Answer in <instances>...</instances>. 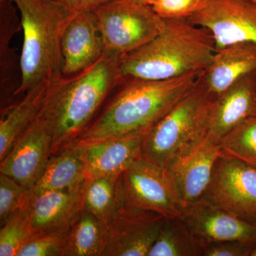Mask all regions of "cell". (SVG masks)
<instances>
[{
  "mask_svg": "<svg viewBox=\"0 0 256 256\" xmlns=\"http://www.w3.org/2000/svg\"><path fill=\"white\" fill-rule=\"evenodd\" d=\"M250 1L254 2H256V0H250Z\"/></svg>",
  "mask_w": 256,
  "mask_h": 256,
  "instance_id": "34",
  "label": "cell"
},
{
  "mask_svg": "<svg viewBox=\"0 0 256 256\" xmlns=\"http://www.w3.org/2000/svg\"><path fill=\"white\" fill-rule=\"evenodd\" d=\"M86 182L78 188L30 193L28 201V215L36 233L69 228L84 210Z\"/></svg>",
  "mask_w": 256,
  "mask_h": 256,
  "instance_id": "15",
  "label": "cell"
},
{
  "mask_svg": "<svg viewBox=\"0 0 256 256\" xmlns=\"http://www.w3.org/2000/svg\"><path fill=\"white\" fill-rule=\"evenodd\" d=\"M200 242H256V226L200 198L186 205L182 216Z\"/></svg>",
  "mask_w": 256,
  "mask_h": 256,
  "instance_id": "12",
  "label": "cell"
},
{
  "mask_svg": "<svg viewBox=\"0 0 256 256\" xmlns=\"http://www.w3.org/2000/svg\"><path fill=\"white\" fill-rule=\"evenodd\" d=\"M50 82H42L1 112L0 120V161L11 150L18 138L36 117L41 109Z\"/></svg>",
  "mask_w": 256,
  "mask_h": 256,
  "instance_id": "20",
  "label": "cell"
},
{
  "mask_svg": "<svg viewBox=\"0 0 256 256\" xmlns=\"http://www.w3.org/2000/svg\"><path fill=\"white\" fill-rule=\"evenodd\" d=\"M202 198L256 226V168L220 156Z\"/></svg>",
  "mask_w": 256,
  "mask_h": 256,
  "instance_id": "8",
  "label": "cell"
},
{
  "mask_svg": "<svg viewBox=\"0 0 256 256\" xmlns=\"http://www.w3.org/2000/svg\"><path fill=\"white\" fill-rule=\"evenodd\" d=\"M86 180L82 148L74 144L50 158L44 172L32 188L31 194L78 188Z\"/></svg>",
  "mask_w": 256,
  "mask_h": 256,
  "instance_id": "19",
  "label": "cell"
},
{
  "mask_svg": "<svg viewBox=\"0 0 256 256\" xmlns=\"http://www.w3.org/2000/svg\"><path fill=\"white\" fill-rule=\"evenodd\" d=\"M134 1L136 2L140 3V4L150 5L151 6L154 0H134Z\"/></svg>",
  "mask_w": 256,
  "mask_h": 256,
  "instance_id": "32",
  "label": "cell"
},
{
  "mask_svg": "<svg viewBox=\"0 0 256 256\" xmlns=\"http://www.w3.org/2000/svg\"><path fill=\"white\" fill-rule=\"evenodd\" d=\"M203 70L165 80L122 77L112 98L74 144L88 146L146 133L192 92Z\"/></svg>",
  "mask_w": 256,
  "mask_h": 256,
  "instance_id": "2",
  "label": "cell"
},
{
  "mask_svg": "<svg viewBox=\"0 0 256 256\" xmlns=\"http://www.w3.org/2000/svg\"><path fill=\"white\" fill-rule=\"evenodd\" d=\"M256 116V70L244 76L216 98L204 140L218 144L236 126Z\"/></svg>",
  "mask_w": 256,
  "mask_h": 256,
  "instance_id": "13",
  "label": "cell"
},
{
  "mask_svg": "<svg viewBox=\"0 0 256 256\" xmlns=\"http://www.w3.org/2000/svg\"><path fill=\"white\" fill-rule=\"evenodd\" d=\"M216 50L214 40L206 28L186 18H168L159 35L122 57L120 75L148 80L176 78L204 70Z\"/></svg>",
  "mask_w": 256,
  "mask_h": 256,
  "instance_id": "3",
  "label": "cell"
},
{
  "mask_svg": "<svg viewBox=\"0 0 256 256\" xmlns=\"http://www.w3.org/2000/svg\"><path fill=\"white\" fill-rule=\"evenodd\" d=\"M249 256H256V242L255 244H254V247H252V252H250Z\"/></svg>",
  "mask_w": 256,
  "mask_h": 256,
  "instance_id": "33",
  "label": "cell"
},
{
  "mask_svg": "<svg viewBox=\"0 0 256 256\" xmlns=\"http://www.w3.org/2000/svg\"><path fill=\"white\" fill-rule=\"evenodd\" d=\"M164 216L124 205L106 224L101 256H148Z\"/></svg>",
  "mask_w": 256,
  "mask_h": 256,
  "instance_id": "9",
  "label": "cell"
},
{
  "mask_svg": "<svg viewBox=\"0 0 256 256\" xmlns=\"http://www.w3.org/2000/svg\"><path fill=\"white\" fill-rule=\"evenodd\" d=\"M200 242L182 217L165 218L148 256H200Z\"/></svg>",
  "mask_w": 256,
  "mask_h": 256,
  "instance_id": "24",
  "label": "cell"
},
{
  "mask_svg": "<svg viewBox=\"0 0 256 256\" xmlns=\"http://www.w3.org/2000/svg\"><path fill=\"white\" fill-rule=\"evenodd\" d=\"M218 144L222 156L256 168V116L236 126L220 139Z\"/></svg>",
  "mask_w": 256,
  "mask_h": 256,
  "instance_id": "25",
  "label": "cell"
},
{
  "mask_svg": "<svg viewBox=\"0 0 256 256\" xmlns=\"http://www.w3.org/2000/svg\"><path fill=\"white\" fill-rule=\"evenodd\" d=\"M255 242L239 240L200 242V256H249Z\"/></svg>",
  "mask_w": 256,
  "mask_h": 256,
  "instance_id": "30",
  "label": "cell"
},
{
  "mask_svg": "<svg viewBox=\"0 0 256 256\" xmlns=\"http://www.w3.org/2000/svg\"><path fill=\"white\" fill-rule=\"evenodd\" d=\"M106 233L104 222L82 210L70 226L64 256H101Z\"/></svg>",
  "mask_w": 256,
  "mask_h": 256,
  "instance_id": "23",
  "label": "cell"
},
{
  "mask_svg": "<svg viewBox=\"0 0 256 256\" xmlns=\"http://www.w3.org/2000/svg\"><path fill=\"white\" fill-rule=\"evenodd\" d=\"M94 12L106 52L122 56L144 46L164 28V18L150 5L134 0H116Z\"/></svg>",
  "mask_w": 256,
  "mask_h": 256,
  "instance_id": "6",
  "label": "cell"
},
{
  "mask_svg": "<svg viewBox=\"0 0 256 256\" xmlns=\"http://www.w3.org/2000/svg\"><path fill=\"white\" fill-rule=\"evenodd\" d=\"M121 175L87 178L86 181L84 210L106 224L126 205Z\"/></svg>",
  "mask_w": 256,
  "mask_h": 256,
  "instance_id": "22",
  "label": "cell"
},
{
  "mask_svg": "<svg viewBox=\"0 0 256 256\" xmlns=\"http://www.w3.org/2000/svg\"><path fill=\"white\" fill-rule=\"evenodd\" d=\"M76 13L94 12L116 0H54Z\"/></svg>",
  "mask_w": 256,
  "mask_h": 256,
  "instance_id": "31",
  "label": "cell"
},
{
  "mask_svg": "<svg viewBox=\"0 0 256 256\" xmlns=\"http://www.w3.org/2000/svg\"><path fill=\"white\" fill-rule=\"evenodd\" d=\"M70 228L35 234L20 249L18 256H64Z\"/></svg>",
  "mask_w": 256,
  "mask_h": 256,
  "instance_id": "27",
  "label": "cell"
},
{
  "mask_svg": "<svg viewBox=\"0 0 256 256\" xmlns=\"http://www.w3.org/2000/svg\"><path fill=\"white\" fill-rule=\"evenodd\" d=\"M212 0H154L151 6L158 15L168 18H188L204 9Z\"/></svg>",
  "mask_w": 256,
  "mask_h": 256,
  "instance_id": "29",
  "label": "cell"
},
{
  "mask_svg": "<svg viewBox=\"0 0 256 256\" xmlns=\"http://www.w3.org/2000/svg\"><path fill=\"white\" fill-rule=\"evenodd\" d=\"M186 20L210 32L216 50L242 42L256 43V2L250 0H212Z\"/></svg>",
  "mask_w": 256,
  "mask_h": 256,
  "instance_id": "10",
  "label": "cell"
},
{
  "mask_svg": "<svg viewBox=\"0 0 256 256\" xmlns=\"http://www.w3.org/2000/svg\"><path fill=\"white\" fill-rule=\"evenodd\" d=\"M11 0H0V64H1V112L14 104L16 88L12 78L16 70V54L10 46L13 35L22 28Z\"/></svg>",
  "mask_w": 256,
  "mask_h": 256,
  "instance_id": "21",
  "label": "cell"
},
{
  "mask_svg": "<svg viewBox=\"0 0 256 256\" xmlns=\"http://www.w3.org/2000/svg\"><path fill=\"white\" fill-rule=\"evenodd\" d=\"M52 133L38 112L0 161V173L32 190L52 158Z\"/></svg>",
  "mask_w": 256,
  "mask_h": 256,
  "instance_id": "11",
  "label": "cell"
},
{
  "mask_svg": "<svg viewBox=\"0 0 256 256\" xmlns=\"http://www.w3.org/2000/svg\"><path fill=\"white\" fill-rule=\"evenodd\" d=\"M256 70V43L242 42L216 50L201 80L214 98L244 76Z\"/></svg>",
  "mask_w": 256,
  "mask_h": 256,
  "instance_id": "17",
  "label": "cell"
},
{
  "mask_svg": "<svg viewBox=\"0 0 256 256\" xmlns=\"http://www.w3.org/2000/svg\"><path fill=\"white\" fill-rule=\"evenodd\" d=\"M20 13L23 44L20 56V98L42 82L64 76L62 40L76 12L54 0H11Z\"/></svg>",
  "mask_w": 256,
  "mask_h": 256,
  "instance_id": "4",
  "label": "cell"
},
{
  "mask_svg": "<svg viewBox=\"0 0 256 256\" xmlns=\"http://www.w3.org/2000/svg\"><path fill=\"white\" fill-rule=\"evenodd\" d=\"M124 203L169 217H182L186 205L170 172L143 158L121 175Z\"/></svg>",
  "mask_w": 256,
  "mask_h": 256,
  "instance_id": "7",
  "label": "cell"
},
{
  "mask_svg": "<svg viewBox=\"0 0 256 256\" xmlns=\"http://www.w3.org/2000/svg\"><path fill=\"white\" fill-rule=\"evenodd\" d=\"M220 153V144L202 140L166 168L172 176L185 205L203 196Z\"/></svg>",
  "mask_w": 256,
  "mask_h": 256,
  "instance_id": "16",
  "label": "cell"
},
{
  "mask_svg": "<svg viewBox=\"0 0 256 256\" xmlns=\"http://www.w3.org/2000/svg\"><path fill=\"white\" fill-rule=\"evenodd\" d=\"M122 57L105 52L82 72L50 82L40 114L53 136L52 156L74 144L96 118L122 80Z\"/></svg>",
  "mask_w": 256,
  "mask_h": 256,
  "instance_id": "1",
  "label": "cell"
},
{
  "mask_svg": "<svg viewBox=\"0 0 256 256\" xmlns=\"http://www.w3.org/2000/svg\"><path fill=\"white\" fill-rule=\"evenodd\" d=\"M105 52L94 12L76 13L62 40L64 76L82 72L100 60Z\"/></svg>",
  "mask_w": 256,
  "mask_h": 256,
  "instance_id": "14",
  "label": "cell"
},
{
  "mask_svg": "<svg viewBox=\"0 0 256 256\" xmlns=\"http://www.w3.org/2000/svg\"><path fill=\"white\" fill-rule=\"evenodd\" d=\"M144 134L136 133L79 146L84 151L87 178L122 174L134 160L140 158Z\"/></svg>",
  "mask_w": 256,
  "mask_h": 256,
  "instance_id": "18",
  "label": "cell"
},
{
  "mask_svg": "<svg viewBox=\"0 0 256 256\" xmlns=\"http://www.w3.org/2000/svg\"><path fill=\"white\" fill-rule=\"evenodd\" d=\"M28 201L1 226L0 256H18L20 249L36 234L28 215Z\"/></svg>",
  "mask_w": 256,
  "mask_h": 256,
  "instance_id": "26",
  "label": "cell"
},
{
  "mask_svg": "<svg viewBox=\"0 0 256 256\" xmlns=\"http://www.w3.org/2000/svg\"><path fill=\"white\" fill-rule=\"evenodd\" d=\"M30 193V188L0 173V226L26 204Z\"/></svg>",
  "mask_w": 256,
  "mask_h": 256,
  "instance_id": "28",
  "label": "cell"
},
{
  "mask_svg": "<svg viewBox=\"0 0 256 256\" xmlns=\"http://www.w3.org/2000/svg\"><path fill=\"white\" fill-rule=\"evenodd\" d=\"M214 100L200 76L192 92L144 134L141 158L166 168L191 150L205 137Z\"/></svg>",
  "mask_w": 256,
  "mask_h": 256,
  "instance_id": "5",
  "label": "cell"
}]
</instances>
